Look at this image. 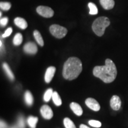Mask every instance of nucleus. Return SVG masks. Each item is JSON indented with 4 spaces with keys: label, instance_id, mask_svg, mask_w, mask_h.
Instances as JSON below:
<instances>
[{
    "label": "nucleus",
    "instance_id": "nucleus-19",
    "mask_svg": "<svg viewBox=\"0 0 128 128\" xmlns=\"http://www.w3.org/2000/svg\"><path fill=\"white\" fill-rule=\"evenodd\" d=\"M23 42V36L21 33H17L14 37L13 39V44L15 46H19L22 44Z\"/></svg>",
    "mask_w": 128,
    "mask_h": 128
},
{
    "label": "nucleus",
    "instance_id": "nucleus-20",
    "mask_svg": "<svg viewBox=\"0 0 128 128\" xmlns=\"http://www.w3.org/2000/svg\"><path fill=\"white\" fill-rule=\"evenodd\" d=\"M64 124L65 128H76V126L74 122L70 118H66L64 120Z\"/></svg>",
    "mask_w": 128,
    "mask_h": 128
},
{
    "label": "nucleus",
    "instance_id": "nucleus-24",
    "mask_svg": "<svg viewBox=\"0 0 128 128\" xmlns=\"http://www.w3.org/2000/svg\"><path fill=\"white\" fill-rule=\"evenodd\" d=\"M88 124L90 126L94 128H100L102 126V124L98 120H91L88 122Z\"/></svg>",
    "mask_w": 128,
    "mask_h": 128
},
{
    "label": "nucleus",
    "instance_id": "nucleus-18",
    "mask_svg": "<svg viewBox=\"0 0 128 128\" xmlns=\"http://www.w3.org/2000/svg\"><path fill=\"white\" fill-rule=\"evenodd\" d=\"M38 122V118L37 117L30 116L28 119V124L31 128H36V124Z\"/></svg>",
    "mask_w": 128,
    "mask_h": 128
},
{
    "label": "nucleus",
    "instance_id": "nucleus-10",
    "mask_svg": "<svg viewBox=\"0 0 128 128\" xmlns=\"http://www.w3.org/2000/svg\"><path fill=\"white\" fill-rule=\"evenodd\" d=\"M56 71V68L54 66H49L46 70L45 75H44V80L46 83L50 82L52 81Z\"/></svg>",
    "mask_w": 128,
    "mask_h": 128
},
{
    "label": "nucleus",
    "instance_id": "nucleus-8",
    "mask_svg": "<svg viewBox=\"0 0 128 128\" xmlns=\"http://www.w3.org/2000/svg\"><path fill=\"white\" fill-rule=\"evenodd\" d=\"M110 107L114 110H119L121 107L122 102L119 96L114 95L112 96L110 102Z\"/></svg>",
    "mask_w": 128,
    "mask_h": 128
},
{
    "label": "nucleus",
    "instance_id": "nucleus-29",
    "mask_svg": "<svg viewBox=\"0 0 128 128\" xmlns=\"http://www.w3.org/2000/svg\"><path fill=\"white\" fill-rule=\"evenodd\" d=\"M80 128H90L88 127V126L87 125H86V124H81V125L80 126Z\"/></svg>",
    "mask_w": 128,
    "mask_h": 128
},
{
    "label": "nucleus",
    "instance_id": "nucleus-28",
    "mask_svg": "<svg viewBox=\"0 0 128 128\" xmlns=\"http://www.w3.org/2000/svg\"><path fill=\"white\" fill-rule=\"evenodd\" d=\"M1 128H7V125L4 122L1 120Z\"/></svg>",
    "mask_w": 128,
    "mask_h": 128
},
{
    "label": "nucleus",
    "instance_id": "nucleus-2",
    "mask_svg": "<svg viewBox=\"0 0 128 128\" xmlns=\"http://www.w3.org/2000/svg\"><path fill=\"white\" fill-rule=\"evenodd\" d=\"M82 70L81 60L78 58L71 57L64 64L62 75L65 79L71 81L77 78Z\"/></svg>",
    "mask_w": 128,
    "mask_h": 128
},
{
    "label": "nucleus",
    "instance_id": "nucleus-17",
    "mask_svg": "<svg viewBox=\"0 0 128 128\" xmlns=\"http://www.w3.org/2000/svg\"><path fill=\"white\" fill-rule=\"evenodd\" d=\"M53 102L55 103V104L57 106H60L62 104V100L60 98V95L56 92H54V93L52 94V97Z\"/></svg>",
    "mask_w": 128,
    "mask_h": 128
},
{
    "label": "nucleus",
    "instance_id": "nucleus-21",
    "mask_svg": "<svg viewBox=\"0 0 128 128\" xmlns=\"http://www.w3.org/2000/svg\"><path fill=\"white\" fill-rule=\"evenodd\" d=\"M88 6L90 8V14H91V15H96V14L98 13V9H97V7H96V4H94L92 2H89Z\"/></svg>",
    "mask_w": 128,
    "mask_h": 128
},
{
    "label": "nucleus",
    "instance_id": "nucleus-1",
    "mask_svg": "<svg viewBox=\"0 0 128 128\" xmlns=\"http://www.w3.org/2000/svg\"><path fill=\"white\" fill-rule=\"evenodd\" d=\"M117 68L114 62L110 59H107L105 65L96 66L93 69V74L105 83H110L116 79Z\"/></svg>",
    "mask_w": 128,
    "mask_h": 128
},
{
    "label": "nucleus",
    "instance_id": "nucleus-30",
    "mask_svg": "<svg viewBox=\"0 0 128 128\" xmlns=\"http://www.w3.org/2000/svg\"><path fill=\"white\" fill-rule=\"evenodd\" d=\"M10 128H18V127H17V126H12V127Z\"/></svg>",
    "mask_w": 128,
    "mask_h": 128
},
{
    "label": "nucleus",
    "instance_id": "nucleus-5",
    "mask_svg": "<svg viewBox=\"0 0 128 128\" xmlns=\"http://www.w3.org/2000/svg\"><path fill=\"white\" fill-rule=\"evenodd\" d=\"M37 12L45 18H50L54 14V10L50 7L46 6H39L36 9Z\"/></svg>",
    "mask_w": 128,
    "mask_h": 128
},
{
    "label": "nucleus",
    "instance_id": "nucleus-4",
    "mask_svg": "<svg viewBox=\"0 0 128 128\" xmlns=\"http://www.w3.org/2000/svg\"><path fill=\"white\" fill-rule=\"evenodd\" d=\"M50 33L58 39H62L66 36L68 30L64 27L58 24H53L49 28Z\"/></svg>",
    "mask_w": 128,
    "mask_h": 128
},
{
    "label": "nucleus",
    "instance_id": "nucleus-7",
    "mask_svg": "<svg viewBox=\"0 0 128 128\" xmlns=\"http://www.w3.org/2000/svg\"><path fill=\"white\" fill-rule=\"evenodd\" d=\"M40 113L43 118L45 119H52L54 113L52 109L49 106L44 105L40 108Z\"/></svg>",
    "mask_w": 128,
    "mask_h": 128
},
{
    "label": "nucleus",
    "instance_id": "nucleus-3",
    "mask_svg": "<svg viewBox=\"0 0 128 128\" xmlns=\"http://www.w3.org/2000/svg\"><path fill=\"white\" fill-rule=\"evenodd\" d=\"M110 22L108 17H100L94 21L92 25V29L96 35L102 36L105 30L110 25Z\"/></svg>",
    "mask_w": 128,
    "mask_h": 128
},
{
    "label": "nucleus",
    "instance_id": "nucleus-25",
    "mask_svg": "<svg viewBox=\"0 0 128 128\" xmlns=\"http://www.w3.org/2000/svg\"><path fill=\"white\" fill-rule=\"evenodd\" d=\"M17 127L18 128H25V122L24 120L23 117H20L18 118V123H17Z\"/></svg>",
    "mask_w": 128,
    "mask_h": 128
},
{
    "label": "nucleus",
    "instance_id": "nucleus-15",
    "mask_svg": "<svg viewBox=\"0 0 128 128\" xmlns=\"http://www.w3.org/2000/svg\"><path fill=\"white\" fill-rule=\"evenodd\" d=\"M33 35H34V39L36 40L37 42H38V44H39L40 46H44V40H43L42 37V35L40 33H39V32L38 31V30H34V33H33Z\"/></svg>",
    "mask_w": 128,
    "mask_h": 128
},
{
    "label": "nucleus",
    "instance_id": "nucleus-9",
    "mask_svg": "<svg viewBox=\"0 0 128 128\" xmlns=\"http://www.w3.org/2000/svg\"><path fill=\"white\" fill-rule=\"evenodd\" d=\"M24 51L28 54L34 55L38 52V47L36 44L33 42H28L24 46Z\"/></svg>",
    "mask_w": 128,
    "mask_h": 128
},
{
    "label": "nucleus",
    "instance_id": "nucleus-27",
    "mask_svg": "<svg viewBox=\"0 0 128 128\" xmlns=\"http://www.w3.org/2000/svg\"><path fill=\"white\" fill-rule=\"evenodd\" d=\"M8 22V17H4V18H1L0 20V24H1V26L4 27L7 24Z\"/></svg>",
    "mask_w": 128,
    "mask_h": 128
},
{
    "label": "nucleus",
    "instance_id": "nucleus-13",
    "mask_svg": "<svg viewBox=\"0 0 128 128\" xmlns=\"http://www.w3.org/2000/svg\"><path fill=\"white\" fill-rule=\"evenodd\" d=\"M100 2L105 10L112 9L114 6V0H100Z\"/></svg>",
    "mask_w": 128,
    "mask_h": 128
},
{
    "label": "nucleus",
    "instance_id": "nucleus-11",
    "mask_svg": "<svg viewBox=\"0 0 128 128\" xmlns=\"http://www.w3.org/2000/svg\"><path fill=\"white\" fill-rule=\"evenodd\" d=\"M70 108H71V110H72L74 113L76 115H77V116H80L82 115L83 111L82 108L80 106L79 104L75 103V102H72V103L70 104Z\"/></svg>",
    "mask_w": 128,
    "mask_h": 128
},
{
    "label": "nucleus",
    "instance_id": "nucleus-16",
    "mask_svg": "<svg viewBox=\"0 0 128 128\" xmlns=\"http://www.w3.org/2000/svg\"><path fill=\"white\" fill-rule=\"evenodd\" d=\"M25 102L28 106H32L33 103V97L29 91H27L24 95Z\"/></svg>",
    "mask_w": 128,
    "mask_h": 128
},
{
    "label": "nucleus",
    "instance_id": "nucleus-26",
    "mask_svg": "<svg viewBox=\"0 0 128 128\" xmlns=\"http://www.w3.org/2000/svg\"><path fill=\"white\" fill-rule=\"evenodd\" d=\"M12 28H8L6 30V31L5 32V33H4V34L2 35V37L3 38H7V37L10 36L11 34L12 33Z\"/></svg>",
    "mask_w": 128,
    "mask_h": 128
},
{
    "label": "nucleus",
    "instance_id": "nucleus-22",
    "mask_svg": "<svg viewBox=\"0 0 128 128\" xmlns=\"http://www.w3.org/2000/svg\"><path fill=\"white\" fill-rule=\"evenodd\" d=\"M54 93L53 90L52 88H49L46 90L45 93L44 94V101L46 102H48L50 99L52 97V94Z\"/></svg>",
    "mask_w": 128,
    "mask_h": 128
},
{
    "label": "nucleus",
    "instance_id": "nucleus-6",
    "mask_svg": "<svg viewBox=\"0 0 128 128\" xmlns=\"http://www.w3.org/2000/svg\"><path fill=\"white\" fill-rule=\"evenodd\" d=\"M86 104L87 105L88 108H89L90 109L95 112H98L100 109V106L99 103L97 102V101L92 98H88L86 99Z\"/></svg>",
    "mask_w": 128,
    "mask_h": 128
},
{
    "label": "nucleus",
    "instance_id": "nucleus-23",
    "mask_svg": "<svg viewBox=\"0 0 128 128\" xmlns=\"http://www.w3.org/2000/svg\"><path fill=\"white\" fill-rule=\"evenodd\" d=\"M12 5L8 2H1L0 3V7L1 9L4 11H8L10 9Z\"/></svg>",
    "mask_w": 128,
    "mask_h": 128
},
{
    "label": "nucleus",
    "instance_id": "nucleus-14",
    "mask_svg": "<svg viewBox=\"0 0 128 128\" xmlns=\"http://www.w3.org/2000/svg\"><path fill=\"white\" fill-rule=\"evenodd\" d=\"M2 67L5 72H6L7 76L10 78V80H11L12 81H13L14 80V76L12 72V70H11V69L10 68L8 65L7 63H4L2 65Z\"/></svg>",
    "mask_w": 128,
    "mask_h": 128
},
{
    "label": "nucleus",
    "instance_id": "nucleus-12",
    "mask_svg": "<svg viewBox=\"0 0 128 128\" xmlns=\"http://www.w3.org/2000/svg\"><path fill=\"white\" fill-rule=\"evenodd\" d=\"M14 22L17 27H18L20 28H22V29H26V28H28V23H27L26 21L23 18H21V17H16V18L14 19Z\"/></svg>",
    "mask_w": 128,
    "mask_h": 128
},
{
    "label": "nucleus",
    "instance_id": "nucleus-31",
    "mask_svg": "<svg viewBox=\"0 0 128 128\" xmlns=\"http://www.w3.org/2000/svg\"><path fill=\"white\" fill-rule=\"evenodd\" d=\"M0 16H1H1H2V13H1V12H0Z\"/></svg>",
    "mask_w": 128,
    "mask_h": 128
}]
</instances>
